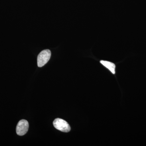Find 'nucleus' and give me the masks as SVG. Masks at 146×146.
<instances>
[{"mask_svg": "<svg viewBox=\"0 0 146 146\" xmlns=\"http://www.w3.org/2000/svg\"><path fill=\"white\" fill-rule=\"evenodd\" d=\"M100 63L102 65H104L106 68L108 69L110 72L113 74H115V64L112 62L109 61H105V60H101Z\"/></svg>", "mask_w": 146, "mask_h": 146, "instance_id": "4", "label": "nucleus"}, {"mask_svg": "<svg viewBox=\"0 0 146 146\" xmlns=\"http://www.w3.org/2000/svg\"><path fill=\"white\" fill-rule=\"evenodd\" d=\"M54 126L58 130L62 132H68L71 130V127L69 124L65 120L57 118L53 122Z\"/></svg>", "mask_w": 146, "mask_h": 146, "instance_id": "1", "label": "nucleus"}, {"mask_svg": "<svg viewBox=\"0 0 146 146\" xmlns=\"http://www.w3.org/2000/svg\"><path fill=\"white\" fill-rule=\"evenodd\" d=\"M29 127L28 122L25 119L19 121L16 127V133L19 136H23L27 132Z\"/></svg>", "mask_w": 146, "mask_h": 146, "instance_id": "3", "label": "nucleus"}, {"mask_svg": "<svg viewBox=\"0 0 146 146\" xmlns=\"http://www.w3.org/2000/svg\"><path fill=\"white\" fill-rule=\"evenodd\" d=\"M50 51L49 50H44L41 52L37 57V65L39 67H42L48 63L51 57Z\"/></svg>", "mask_w": 146, "mask_h": 146, "instance_id": "2", "label": "nucleus"}]
</instances>
